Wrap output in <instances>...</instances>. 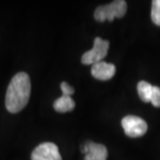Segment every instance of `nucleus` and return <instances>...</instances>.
Listing matches in <instances>:
<instances>
[{"instance_id": "obj_1", "label": "nucleus", "mask_w": 160, "mask_h": 160, "mask_svg": "<svg viewBox=\"0 0 160 160\" xmlns=\"http://www.w3.org/2000/svg\"><path fill=\"white\" fill-rule=\"evenodd\" d=\"M31 92L29 76L25 72L15 75L7 87L6 107L10 113H18L28 104Z\"/></svg>"}, {"instance_id": "obj_2", "label": "nucleus", "mask_w": 160, "mask_h": 160, "mask_svg": "<svg viewBox=\"0 0 160 160\" xmlns=\"http://www.w3.org/2000/svg\"><path fill=\"white\" fill-rule=\"evenodd\" d=\"M127 11V4L125 0H116L105 6H100L94 12V19L103 22L105 21L112 22L115 17L123 18Z\"/></svg>"}, {"instance_id": "obj_3", "label": "nucleus", "mask_w": 160, "mask_h": 160, "mask_svg": "<svg viewBox=\"0 0 160 160\" xmlns=\"http://www.w3.org/2000/svg\"><path fill=\"white\" fill-rule=\"evenodd\" d=\"M109 47L108 40H103L101 38H96L93 42V47L90 51L86 52L81 58V62L86 65H93L95 63L102 62L107 56Z\"/></svg>"}, {"instance_id": "obj_4", "label": "nucleus", "mask_w": 160, "mask_h": 160, "mask_svg": "<svg viewBox=\"0 0 160 160\" xmlns=\"http://www.w3.org/2000/svg\"><path fill=\"white\" fill-rule=\"evenodd\" d=\"M121 124L126 135L131 138L141 137L148 130L146 121L136 116H126L122 119Z\"/></svg>"}, {"instance_id": "obj_5", "label": "nucleus", "mask_w": 160, "mask_h": 160, "mask_svg": "<svg viewBox=\"0 0 160 160\" xmlns=\"http://www.w3.org/2000/svg\"><path fill=\"white\" fill-rule=\"evenodd\" d=\"M31 160H62V158L57 145L52 142H44L32 151Z\"/></svg>"}, {"instance_id": "obj_6", "label": "nucleus", "mask_w": 160, "mask_h": 160, "mask_svg": "<svg viewBox=\"0 0 160 160\" xmlns=\"http://www.w3.org/2000/svg\"><path fill=\"white\" fill-rule=\"evenodd\" d=\"M81 150L85 156L84 160H107L108 150L102 144L87 142L82 146Z\"/></svg>"}, {"instance_id": "obj_7", "label": "nucleus", "mask_w": 160, "mask_h": 160, "mask_svg": "<svg viewBox=\"0 0 160 160\" xmlns=\"http://www.w3.org/2000/svg\"><path fill=\"white\" fill-rule=\"evenodd\" d=\"M91 73L94 78L101 81H106L114 77L116 73V67L112 63L100 62L92 65Z\"/></svg>"}, {"instance_id": "obj_8", "label": "nucleus", "mask_w": 160, "mask_h": 160, "mask_svg": "<svg viewBox=\"0 0 160 160\" xmlns=\"http://www.w3.org/2000/svg\"><path fill=\"white\" fill-rule=\"evenodd\" d=\"M75 106H76V103L74 100L70 96H66V95H62V97L58 98L53 103L54 109L60 113L71 111L74 109Z\"/></svg>"}, {"instance_id": "obj_9", "label": "nucleus", "mask_w": 160, "mask_h": 160, "mask_svg": "<svg viewBox=\"0 0 160 160\" xmlns=\"http://www.w3.org/2000/svg\"><path fill=\"white\" fill-rule=\"evenodd\" d=\"M153 90V86H151L149 83L146 81H141L139 82L137 86L138 94L140 96V99L144 102H149L150 97Z\"/></svg>"}, {"instance_id": "obj_10", "label": "nucleus", "mask_w": 160, "mask_h": 160, "mask_svg": "<svg viewBox=\"0 0 160 160\" xmlns=\"http://www.w3.org/2000/svg\"><path fill=\"white\" fill-rule=\"evenodd\" d=\"M151 20L160 27V0H153L151 7Z\"/></svg>"}, {"instance_id": "obj_11", "label": "nucleus", "mask_w": 160, "mask_h": 160, "mask_svg": "<svg viewBox=\"0 0 160 160\" xmlns=\"http://www.w3.org/2000/svg\"><path fill=\"white\" fill-rule=\"evenodd\" d=\"M150 102L154 105L155 107H160V87L153 86V90L150 97Z\"/></svg>"}, {"instance_id": "obj_12", "label": "nucleus", "mask_w": 160, "mask_h": 160, "mask_svg": "<svg viewBox=\"0 0 160 160\" xmlns=\"http://www.w3.org/2000/svg\"><path fill=\"white\" fill-rule=\"evenodd\" d=\"M61 88H62V91L63 92V95H66V96H70L74 93V88L72 86L69 85L67 82H62L61 84Z\"/></svg>"}]
</instances>
